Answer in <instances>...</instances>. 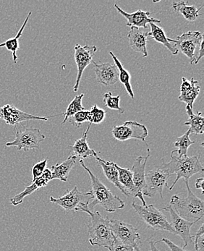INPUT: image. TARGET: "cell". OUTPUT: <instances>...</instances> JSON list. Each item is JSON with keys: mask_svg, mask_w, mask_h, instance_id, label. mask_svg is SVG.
<instances>
[{"mask_svg": "<svg viewBox=\"0 0 204 251\" xmlns=\"http://www.w3.org/2000/svg\"><path fill=\"white\" fill-rule=\"evenodd\" d=\"M149 25L151 27V31L149 32V37L164 45L173 55H177L179 51L175 47L174 39L167 38L163 28L158 26L156 24L151 23Z\"/></svg>", "mask_w": 204, "mask_h": 251, "instance_id": "obj_23", "label": "cell"}, {"mask_svg": "<svg viewBox=\"0 0 204 251\" xmlns=\"http://www.w3.org/2000/svg\"><path fill=\"white\" fill-rule=\"evenodd\" d=\"M47 162H48V159H46L42 162L36 163L33 166V168H32V176H33L32 181H34L35 179L42 176L44 170H46V167H47Z\"/></svg>", "mask_w": 204, "mask_h": 251, "instance_id": "obj_35", "label": "cell"}, {"mask_svg": "<svg viewBox=\"0 0 204 251\" xmlns=\"http://www.w3.org/2000/svg\"><path fill=\"white\" fill-rule=\"evenodd\" d=\"M184 181L187 188L186 197L182 198L174 195L170 200V206L184 220L199 222L204 217V201L192 192L188 181Z\"/></svg>", "mask_w": 204, "mask_h": 251, "instance_id": "obj_4", "label": "cell"}, {"mask_svg": "<svg viewBox=\"0 0 204 251\" xmlns=\"http://www.w3.org/2000/svg\"><path fill=\"white\" fill-rule=\"evenodd\" d=\"M94 72L99 83L103 86H109L115 85L119 80V71L115 65L109 63H97L92 60Z\"/></svg>", "mask_w": 204, "mask_h": 251, "instance_id": "obj_16", "label": "cell"}, {"mask_svg": "<svg viewBox=\"0 0 204 251\" xmlns=\"http://www.w3.org/2000/svg\"><path fill=\"white\" fill-rule=\"evenodd\" d=\"M97 51V48L96 46H81L78 44L76 45L74 57L77 67V74L76 84L73 87L74 92L77 93L78 91L79 85L83 72L92 62L93 57Z\"/></svg>", "mask_w": 204, "mask_h": 251, "instance_id": "obj_12", "label": "cell"}, {"mask_svg": "<svg viewBox=\"0 0 204 251\" xmlns=\"http://www.w3.org/2000/svg\"><path fill=\"white\" fill-rule=\"evenodd\" d=\"M93 197L91 192L81 193L78 191L77 186H75L71 191H68L65 196L58 199L50 196L51 203L58 205L65 209L67 212L75 211L81 203L88 204L92 201Z\"/></svg>", "mask_w": 204, "mask_h": 251, "instance_id": "obj_11", "label": "cell"}, {"mask_svg": "<svg viewBox=\"0 0 204 251\" xmlns=\"http://www.w3.org/2000/svg\"><path fill=\"white\" fill-rule=\"evenodd\" d=\"M186 113L189 116V119L184 123V126H190L189 130L191 133L199 134L204 133V118L202 112H197L194 114L193 112V108L186 106Z\"/></svg>", "mask_w": 204, "mask_h": 251, "instance_id": "obj_26", "label": "cell"}, {"mask_svg": "<svg viewBox=\"0 0 204 251\" xmlns=\"http://www.w3.org/2000/svg\"><path fill=\"white\" fill-rule=\"evenodd\" d=\"M179 91L180 94L178 97V100L185 103L186 106L193 108V104L200 93L199 81L195 80L193 78L188 80L185 77H182Z\"/></svg>", "mask_w": 204, "mask_h": 251, "instance_id": "obj_20", "label": "cell"}, {"mask_svg": "<svg viewBox=\"0 0 204 251\" xmlns=\"http://www.w3.org/2000/svg\"><path fill=\"white\" fill-rule=\"evenodd\" d=\"M95 158L99 165L102 167L105 177L107 178L108 180L111 183L113 184L115 187H117L121 191L122 193L127 196V194L125 192L124 189L119 182L118 172H117L116 167H115V162L103 160V159L99 157L98 156H95Z\"/></svg>", "mask_w": 204, "mask_h": 251, "instance_id": "obj_25", "label": "cell"}, {"mask_svg": "<svg viewBox=\"0 0 204 251\" xmlns=\"http://www.w3.org/2000/svg\"><path fill=\"white\" fill-rule=\"evenodd\" d=\"M68 121L75 127H80L82 123L85 122H88V111H81V112H77L76 115L68 119Z\"/></svg>", "mask_w": 204, "mask_h": 251, "instance_id": "obj_34", "label": "cell"}, {"mask_svg": "<svg viewBox=\"0 0 204 251\" xmlns=\"http://www.w3.org/2000/svg\"><path fill=\"white\" fill-rule=\"evenodd\" d=\"M132 206L141 220L145 222L148 227L154 231H166L175 235L174 229L172 227L170 222L160 210L153 205L144 206L132 202Z\"/></svg>", "mask_w": 204, "mask_h": 251, "instance_id": "obj_5", "label": "cell"}, {"mask_svg": "<svg viewBox=\"0 0 204 251\" xmlns=\"http://www.w3.org/2000/svg\"><path fill=\"white\" fill-rule=\"evenodd\" d=\"M80 165L87 172L91 182V190L93 199L88 204V209L93 212V209L97 205H100L104 208L105 211L113 213L118 209H123L125 207V202L118 196L111 192L110 190L103 185L98 177H96L91 170L86 167L83 160L79 161Z\"/></svg>", "mask_w": 204, "mask_h": 251, "instance_id": "obj_2", "label": "cell"}, {"mask_svg": "<svg viewBox=\"0 0 204 251\" xmlns=\"http://www.w3.org/2000/svg\"><path fill=\"white\" fill-rule=\"evenodd\" d=\"M115 166L118 172L119 182L124 189L125 192L127 194V197L132 196L134 198H138L142 202V206H146L144 196L138 192L136 188L134 185L133 180H132V173L130 170L120 167L115 163Z\"/></svg>", "mask_w": 204, "mask_h": 251, "instance_id": "obj_21", "label": "cell"}, {"mask_svg": "<svg viewBox=\"0 0 204 251\" xmlns=\"http://www.w3.org/2000/svg\"><path fill=\"white\" fill-rule=\"evenodd\" d=\"M111 231L115 239L123 244L131 246L137 251L141 244V235L138 228L130 224L117 220H109Z\"/></svg>", "mask_w": 204, "mask_h": 251, "instance_id": "obj_7", "label": "cell"}, {"mask_svg": "<svg viewBox=\"0 0 204 251\" xmlns=\"http://www.w3.org/2000/svg\"><path fill=\"white\" fill-rule=\"evenodd\" d=\"M204 43L202 44V45H201L200 50H199V52H198V55L197 57H196V59H195L194 61V65H196V64H198V62L200 61V59L202 58V57H204Z\"/></svg>", "mask_w": 204, "mask_h": 251, "instance_id": "obj_39", "label": "cell"}, {"mask_svg": "<svg viewBox=\"0 0 204 251\" xmlns=\"http://www.w3.org/2000/svg\"><path fill=\"white\" fill-rule=\"evenodd\" d=\"M112 134L117 141L136 139L141 140L146 143L148 129L144 125L138 122L126 121L122 126H115L112 130Z\"/></svg>", "mask_w": 204, "mask_h": 251, "instance_id": "obj_10", "label": "cell"}, {"mask_svg": "<svg viewBox=\"0 0 204 251\" xmlns=\"http://www.w3.org/2000/svg\"><path fill=\"white\" fill-rule=\"evenodd\" d=\"M107 249L109 251H137L131 246L123 244V243L117 240L116 239H115L113 244L110 247L108 248Z\"/></svg>", "mask_w": 204, "mask_h": 251, "instance_id": "obj_36", "label": "cell"}, {"mask_svg": "<svg viewBox=\"0 0 204 251\" xmlns=\"http://www.w3.org/2000/svg\"><path fill=\"white\" fill-rule=\"evenodd\" d=\"M115 7L117 12L120 15H123L128 21L127 26L137 27V28H147L148 24H160V20L155 19V18L151 17L150 12L143 11V10H138L133 13H128L122 10L117 4H115Z\"/></svg>", "mask_w": 204, "mask_h": 251, "instance_id": "obj_15", "label": "cell"}, {"mask_svg": "<svg viewBox=\"0 0 204 251\" xmlns=\"http://www.w3.org/2000/svg\"><path fill=\"white\" fill-rule=\"evenodd\" d=\"M45 139V135L39 129L34 127L16 129L14 141L6 143L5 147H15L18 151L24 150L26 152L31 149H39L40 144Z\"/></svg>", "mask_w": 204, "mask_h": 251, "instance_id": "obj_6", "label": "cell"}, {"mask_svg": "<svg viewBox=\"0 0 204 251\" xmlns=\"http://www.w3.org/2000/svg\"><path fill=\"white\" fill-rule=\"evenodd\" d=\"M173 9L176 13L182 15L187 21L193 22L200 16L199 13L202 10V6L199 8H197L193 5H188V3L182 1L173 3Z\"/></svg>", "mask_w": 204, "mask_h": 251, "instance_id": "obj_28", "label": "cell"}, {"mask_svg": "<svg viewBox=\"0 0 204 251\" xmlns=\"http://www.w3.org/2000/svg\"><path fill=\"white\" fill-rule=\"evenodd\" d=\"M204 42V35L200 31H188L178 36L175 45L178 51L185 54L190 59V64H193Z\"/></svg>", "mask_w": 204, "mask_h": 251, "instance_id": "obj_8", "label": "cell"}, {"mask_svg": "<svg viewBox=\"0 0 204 251\" xmlns=\"http://www.w3.org/2000/svg\"><path fill=\"white\" fill-rule=\"evenodd\" d=\"M204 177L198 178L196 181V188L202 190V193L204 194Z\"/></svg>", "mask_w": 204, "mask_h": 251, "instance_id": "obj_38", "label": "cell"}, {"mask_svg": "<svg viewBox=\"0 0 204 251\" xmlns=\"http://www.w3.org/2000/svg\"><path fill=\"white\" fill-rule=\"evenodd\" d=\"M191 134L190 130H188L183 135L177 138L174 146L178 148V154L179 156H188V150L190 146L194 144L195 141H192L190 139V135Z\"/></svg>", "mask_w": 204, "mask_h": 251, "instance_id": "obj_31", "label": "cell"}, {"mask_svg": "<svg viewBox=\"0 0 204 251\" xmlns=\"http://www.w3.org/2000/svg\"><path fill=\"white\" fill-rule=\"evenodd\" d=\"M159 242H164V243L168 246L169 249H170L171 251H187L185 250V249H182V248L179 247V246L175 245L173 242L167 239V237H163L160 241L155 242V243H158Z\"/></svg>", "mask_w": 204, "mask_h": 251, "instance_id": "obj_37", "label": "cell"}, {"mask_svg": "<svg viewBox=\"0 0 204 251\" xmlns=\"http://www.w3.org/2000/svg\"><path fill=\"white\" fill-rule=\"evenodd\" d=\"M162 210L170 213V220H171L170 225H171L173 229H174L175 235H179L183 240L185 244H184V247L182 249H185L193 240L192 235H190V229H191L193 225L198 222H189L184 220L183 218L179 217L175 212V210L170 205H167V206L164 207V208H162Z\"/></svg>", "mask_w": 204, "mask_h": 251, "instance_id": "obj_14", "label": "cell"}, {"mask_svg": "<svg viewBox=\"0 0 204 251\" xmlns=\"http://www.w3.org/2000/svg\"><path fill=\"white\" fill-rule=\"evenodd\" d=\"M62 115H64V113L46 118V117L35 116V115L23 112V111L18 109L14 105L5 104L0 107V119L4 120L7 124L13 126H17V125L23 123V122L29 121V120L47 121L49 119L53 118V117Z\"/></svg>", "mask_w": 204, "mask_h": 251, "instance_id": "obj_13", "label": "cell"}, {"mask_svg": "<svg viewBox=\"0 0 204 251\" xmlns=\"http://www.w3.org/2000/svg\"><path fill=\"white\" fill-rule=\"evenodd\" d=\"M106 118V112L100 109L97 104H94L89 111H88V122L92 124H100L103 123Z\"/></svg>", "mask_w": 204, "mask_h": 251, "instance_id": "obj_33", "label": "cell"}, {"mask_svg": "<svg viewBox=\"0 0 204 251\" xmlns=\"http://www.w3.org/2000/svg\"><path fill=\"white\" fill-rule=\"evenodd\" d=\"M200 156H179L177 150L173 151L171 153V160L168 163H163L161 166L164 170L167 172L172 176L176 175V179L169 190L172 191L174 188L175 184L181 178L184 180H189L190 177H193L197 173H204V167L201 164Z\"/></svg>", "mask_w": 204, "mask_h": 251, "instance_id": "obj_3", "label": "cell"}, {"mask_svg": "<svg viewBox=\"0 0 204 251\" xmlns=\"http://www.w3.org/2000/svg\"><path fill=\"white\" fill-rule=\"evenodd\" d=\"M86 203H81L75 211H83L90 216L91 220L88 225L90 244L108 249L115 241V237L111 231L109 219L103 218L99 211L91 212L88 209Z\"/></svg>", "mask_w": 204, "mask_h": 251, "instance_id": "obj_1", "label": "cell"}, {"mask_svg": "<svg viewBox=\"0 0 204 251\" xmlns=\"http://www.w3.org/2000/svg\"><path fill=\"white\" fill-rule=\"evenodd\" d=\"M103 102L109 109L117 111L120 115L124 114L125 109L120 106V96L114 97L112 92L105 93L103 95Z\"/></svg>", "mask_w": 204, "mask_h": 251, "instance_id": "obj_32", "label": "cell"}, {"mask_svg": "<svg viewBox=\"0 0 204 251\" xmlns=\"http://www.w3.org/2000/svg\"><path fill=\"white\" fill-rule=\"evenodd\" d=\"M149 36V32L146 28L137 27H131L128 33L129 45L135 52L141 53L143 57L148 56L147 39Z\"/></svg>", "mask_w": 204, "mask_h": 251, "instance_id": "obj_18", "label": "cell"}, {"mask_svg": "<svg viewBox=\"0 0 204 251\" xmlns=\"http://www.w3.org/2000/svg\"><path fill=\"white\" fill-rule=\"evenodd\" d=\"M147 146L148 155L146 157L144 156H138L135 162L130 171L132 173V180H133L134 185L136 188L137 191L141 194L143 195L144 188H145V175H146V166L147 164L148 159L150 156V149L148 147L147 143L146 142Z\"/></svg>", "mask_w": 204, "mask_h": 251, "instance_id": "obj_19", "label": "cell"}, {"mask_svg": "<svg viewBox=\"0 0 204 251\" xmlns=\"http://www.w3.org/2000/svg\"><path fill=\"white\" fill-rule=\"evenodd\" d=\"M91 126V123H89L86 131L82 135L81 138L76 140L75 141L74 144H73L72 147H71V153H72L71 155L76 156L77 159V158H80V159L83 160V159H87V158L91 157V156H94L95 157V156H98L97 153H96L95 151L90 149L87 143V135Z\"/></svg>", "mask_w": 204, "mask_h": 251, "instance_id": "obj_22", "label": "cell"}, {"mask_svg": "<svg viewBox=\"0 0 204 251\" xmlns=\"http://www.w3.org/2000/svg\"><path fill=\"white\" fill-rule=\"evenodd\" d=\"M83 97H84V94H83L76 96V97L73 99V101L70 103L66 112L64 113L65 118H64L63 121H62V125L67 123L68 119L73 117V115H76L77 112L86 110L85 108L83 107V105H82V100H83Z\"/></svg>", "mask_w": 204, "mask_h": 251, "instance_id": "obj_30", "label": "cell"}, {"mask_svg": "<svg viewBox=\"0 0 204 251\" xmlns=\"http://www.w3.org/2000/svg\"><path fill=\"white\" fill-rule=\"evenodd\" d=\"M31 12L28 13V15H27L25 21L23 24L22 26L18 30V33L14 38L12 39H7L5 42L3 43L0 44V48L1 47H5L8 51H11L12 54H13V59L14 64L17 63V60H18V56H17V51L19 50V39L21 36L23 35V32L25 29L26 26L27 24H28V20H29L30 15H31Z\"/></svg>", "mask_w": 204, "mask_h": 251, "instance_id": "obj_27", "label": "cell"}, {"mask_svg": "<svg viewBox=\"0 0 204 251\" xmlns=\"http://www.w3.org/2000/svg\"><path fill=\"white\" fill-rule=\"evenodd\" d=\"M149 246H150V251H160L159 249H157V248H156L155 242H149Z\"/></svg>", "mask_w": 204, "mask_h": 251, "instance_id": "obj_40", "label": "cell"}, {"mask_svg": "<svg viewBox=\"0 0 204 251\" xmlns=\"http://www.w3.org/2000/svg\"><path fill=\"white\" fill-rule=\"evenodd\" d=\"M109 55L113 59L115 62V65H116L117 69L119 71V80L121 82L122 84L124 85L126 91H127L128 95L133 100L135 98L133 91H132L131 83H130V79L131 75L128 72L127 70L125 69L123 64L120 62L118 58L113 54L112 51H109Z\"/></svg>", "mask_w": 204, "mask_h": 251, "instance_id": "obj_29", "label": "cell"}, {"mask_svg": "<svg viewBox=\"0 0 204 251\" xmlns=\"http://www.w3.org/2000/svg\"><path fill=\"white\" fill-rule=\"evenodd\" d=\"M51 180V170L46 168L41 177L35 179L34 181H32L31 185L26 187L23 192L12 198L10 199V203L13 206H18V205L21 204L26 196H30L32 193H34L35 191L40 189L41 188L47 186V184Z\"/></svg>", "mask_w": 204, "mask_h": 251, "instance_id": "obj_17", "label": "cell"}, {"mask_svg": "<svg viewBox=\"0 0 204 251\" xmlns=\"http://www.w3.org/2000/svg\"><path fill=\"white\" fill-rule=\"evenodd\" d=\"M77 158L76 156H71L61 164H57L51 167V180L52 179H59L62 182L68 180L70 173L76 164Z\"/></svg>", "mask_w": 204, "mask_h": 251, "instance_id": "obj_24", "label": "cell"}, {"mask_svg": "<svg viewBox=\"0 0 204 251\" xmlns=\"http://www.w3.org/2000/svg\"><path fill=\"white\" fill-rule=\"evenodd\" d=\"M162 167L155 168L150 170L145 175V188H144L143 196L149 198L154 197L156 194H159L163 199V189L167 186L169 188L167 180L171 177Z\"/></svg>", "mask_w": 204, "mask_h": 251, "instance_id": "obj_9", "label": "cell"}]
</instances>
